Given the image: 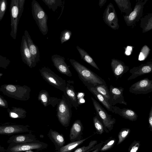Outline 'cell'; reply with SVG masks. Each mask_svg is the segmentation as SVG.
I'll use <instances>...</instances> for the list:
<instances>
[{"mask_svg":"<svg viewBox=\"0 0 152 152\" xmlns=\"http://www.w3.org/2000/svg\"><path fill=\"white\" fill-rule=\"evenodd\" d=\"M69 61L80 80L87 87H94L99 85L106 83L104 79L78 62L72 59H69Z\"/></svg>","mask_w":152,"mask_h":152,"instance_id":"6da1fadb","label":"cell"},{"mask_svg":"<svg viewBox=\"0 0 152 152\" xmlns=\"http://www.w3.org/2000/svg\"><path fill=\"white\" fill-rule=\"evenodd\" d=\"M31 5L33 18L40 31L43 35H45L47 34L48 31L47 25V15L39 4L36 0H32Z\"/></svg>","mask_w":152,"mask_h":152,"instance_id":"7a4b0ae2","label":"cell"},{"mask_svg":"<svg viewBox=\"0 0 152 152\" xmlns=\"http://www.w3.org/2000/svg\"><path fill=\"white\" fill-rule=\"evenodd\" d=\"M72 106L63 94L57 104V116L61 124L65 127L69 126L72 116Z\"/></svg>","mask_w":152,"mask_h":152,"instance_id":"3957f363","label":"cell"},{"mask_svg":"<svg viewBox=\"0 0 152 152\" xmlns=\"http://www.w3.org/2000/svg\"><path fill=\"white\" fill-rule=\"evenodd\" d=\"M41 76L49 84L63 91H65L66 81L56 74L49 68L45 66L39 69Z\"/></svg>","mask_w":152,"mask_h":152,"instance_id":"277c9868","label":"cell"},{"mask_svg":"<svg viewBox=\"0 0 152 152\" xmlns=\"http://www.w3.org/2000/svg\"><path fill=\"white\" fill-rule=\"evenodd\" d=\"M48 146L46 143L38 140L23 143H12L9 144L6 149V152H20L28 150H40L46 148Z\"/></svg>","mask_w":152,"mask_h":152,"instance_id":"5b68a950","label":"cell"},{"mask_svg":"<svg viewBox=\"0 0 152 152\" xmlns=\"http://www.w3.org/2000/svg\"><path fill=\"white\" fill-rule=\"evenodd\" d=\"M91 99L96 113L101 118L104 127L109 131H111L115 123V119L114 118H112V115L109 114L95 99L92 97Z\"/></svg>","mask_w":152,"mask_h":152,"instance_id":"8992f818","label":"cell"},{"mask_svg":"<svg viewBox=\"0 0 152 152\" xmlns=\"http://www.w3.org/2000/svg\"><path fill=\"white\" fill-rule=\"evenodd\" d=\"M148 1L138 0L130 13L127 16L123 15L124 20L128 26H132L140 20L142 16L144 6Z\"/></svg>","mask_w":152,"mask_h":152,"instance_id":"52a82bcc","label":"cell"},{"mask_svg":"<svg viewBox=\"0 0 152 152\" xmlns=\"http://www.w3.org/2000/svg\"><path fill=\"white\" fill-rule=\"evenodd\" d=\"M10 11L11 28L10 35L12 39H15L17 36L18 25L20 20L19 18V0H11Z\"/></svg>","mask_w":152,"mask_h":152,"instance_id":"ba28073f","label":"cell"},{"mask_svg":"<svg viewBox=\"0 0 152 152\" xmlns=\"http://www.w3.org/2000/svg\"><path fill=\"white\" fill-rule=\"evenodd\" d=\"M103 20L105 23L114 30L118 29L119 27L117 15L113 4L110 3L103 13Z\"/></svg>","mask_w":152,"mask_h":152,"instance_id":"9c48e42d","label":"cell"},{"mask_svg":"<svg viewBox=\"0 0 152 152\" xmlns=\"http://www.w3.org/2000/svg\"><path fill=\"white\" fill-rule=\"evenodd\" d=\"M129 91L135 94H146L152 91V80L146 77L132 84Z\"/></svg>","mask_w":152,"mask_h":152,"instance_id":"30bf717a","label":"cell"},{"mask_svg":"<svg viewBox=\"0 0 152 152\" xmlns=\"http://www.w3.org/2000/svg\"><path fill=\"white\" fill-rule=\"evenodd\" d=\"M109 90L110 98L108 102L111 106L117 103L127 105L123 95L124 88L121 87L113 86L111 85Z\"/></svg>","mask_w":152,"mask_h":152,"instance_id":"8fae6325","label":"cell"},{"mask_svg":"<svg viewBox=\"0 0 152 152\" xmlns=\"http://www.w3.org/2000/svg\"><path fill=\"white\" fill-rule=\"evenodd\" d=\"M51 59L53 65L60 73L70 77L72 76L71 72L65 62V58L64 57L54 54L51 56Z\"/></svg>","mask_w":152,"mask_h":152,"instance_id":"7c38bea8","label":"cell"},{"mask_svg":"<svg viewBox=\"0 0 152 152\" xmlns=\"http://www.w3.org/2000/svg\"><path fill=\"white\" fill-rule=\"evenodd\" d=\"M24 35L27 42L28 47L31 54L32 67H35L40 61V53L37 46L33 42L28 32L25 30Z\"/></svg>","mask_w":152,"mask_h":152,"instance_id":"4fadbf2b","label":"cell"},{"mask_svg":"<svg viewBox=\"0 0 152 152\" xmlns=\"http://www.w3.org/2000/svg\"><path fill=\"white\" fill-rule=\"evenodd\" d=\"M152 72V62L148 61L140 65L134 67L131 69L129 72L131 75L128 78V80H131L139 76L151 73Z\"/></svg>","mask_w":152,"mask_h":152,"instance_id":"5bb4252c","label":"cell"},{"mask_svg":"<svg viewBox=\"0 0 152 152\" xmlns=\"http://www.w3.org/2000/svg\"><path fill=\"white\" fill-rule=\"evenodd\" d=\"M111 66L112 72L117 80L129 70V66L126 65L124 62L115 58L111 59Z\"/></svg>","mask_w":152,"mask_h":152,"instance_id":"9a60e30c","label":"cell"},{"mask_svg":"<svg viewBox=\"0 0 152 152\" xmlns=\"http://www.w3.org/2000/svg\"><path fill=\"white\" fill-rule=\"evenodd\" d=\"M73 81L68 80L66 82V86L64 94L69 101L72 107H75L76 110L79 106L77 94L73 86L71 83H73Z\"/></svg>","mask_w":152,"mask_h":152,"instance_id":"2e32d148","label":"cell"},{"mask_svg":"<svg viewBox=\"0 0 152 152\" xmlns=\"http://www.w3.org/2000/svg\"><path fill=\"white\" fill-rule=\"evenodd\" d=\"M83 127L80 120H77L73 123L71 128L69 140L73 142L81 139Z\"/></svg>","mask_w":152,"mask_h":152,"instance_id":"e0dca14e","label":"cell"},{"mask_svg":"<svg viewBox=\"0 0 152 152\" xmlns=\"http://www.w3.org/2000/svg\"><path fill=\"white\" fill-rule=\"evenodd\" d=\"M112 108L113 113L118 114L123 118L132 121H135L137 119L138 116L136 113L130 109L124 108L121 109L116 106H112Z\"/></svg>","mask_w":152,"mask_h":152,"instance_id":"ac0fdd59","label":"cell"},{"mask_svg":"<svg viewBox=\"0 0 152 152\" xmlns=\"http://www.w3.org/2000/svg\"><path fill=\"white\" fill-rule=\"evenodd\" d=\"M34 135L31 133L12 135L7 141L8 143L20 144L38 141Z\"/></svg>","mask_w":152,"mask_h":152,"instance_id":"d6986e66","label":"cell"},{"mask_svg":"<svg viewBox=\"0 0 152 152\" xmlns=\"http://www.w3.org/2000/svg\"><path fill=\"white\" fill-rule=\"evenodd\" d=\"M38 100L45 106L51 105L53 107L57 104L60 99L50 96L48 92L44 90H41L39 93Z\"/></svg>","mask_w":152,"mask_h":152,"instance_id":"ffe728a7","label":"cell"},{"mask_svg":"<svg viewBox=\"0 0 152 152\" xmlns=\"http://www.w3.org/2000/svg\"><path fill=\"white\" fill-rule=\"evenodd\" d=\"M48 135L54 144L56 151L59 150L64 145L65 141L64 137L62 134L58 132L50 129Z\"/></svg>","mask_w":152,"mask_h":152,"instance_id":"44dd1931","label":"cell"},{"mask_svg":"<svg viewBox=\"0 0 152 152\" xmlns=\"http://www.w3.org/2000/svg\"><path fill=\"white\" fill-rule=\"evenodd\" d=\"M28 126H0V134L10 135L16 134L29 132Z\"/></svg>","mask_w":152,"mask_h":152,"instance_id":"7402d4cb","label":"cell"},{"mask_svg":"<svg viewBox=\"0 0 152 152\" xmlns=\"http://www.w3.org/2000/svg\"><path fill=\"white\" fill-rule=\"evenodd\" d=\"M20 52L23 61L30 67H32L31 54L25 36H23L21 43Z\"/></svg>","mask_w":152,"mask_h":152,"instance_id":"603a6c76","label":"cell"},{"mask_svg":"<svg viewBox=\"0 0 152 152\" xmlns=\"http://www.w3.org/2000/svg\"><path fill=\"white\" fill-rule=\"evenodd\" d=\"M140 27L142 29V32H146L152 29V13L148 14L141 18Z\"/></svg>","mask_w":152,"mask_h":152,"instance_id":"cb8c5ba5","label":"cell"},{"mask_svg":"<svg viewBox=\"0 0 152 152\" xmlns=\"http://www.w3.org/2000/svg\"><path fill=\"white\" fill-rule=\"evenodd\" d=\"M76 48L80 54V57L82 59L96 69L100 70L99 68L93 58L87 52L78 46H76Z\"/></svg>","mask_w":152,"mask_h":152,"instance_id":"d4e9b609","label":"cell"},{"mask_svg":"<svg viewBox=\"0 0 152 152\" xmlns=\"http://www.w3.org/2000/svg\"><path fill=\"white\" fill-rule=\"evenodd\" d=\"M87 88L108 111L113 113L112 106L103 95L98 92L94 87H87Z\"/></svg>","mask_w":152,"mask_h":152,"instance_id":"484cf974","label":"cell"},{"mask_svg":"<svg viewBox=\"0 0 152 152\" xmlns=\"http://www.w3.org/2000/svg\"><path fill=\"white\" fill-rule=\"evenodd\" d=\"M114 1L121 12L125 13V15H128L132 11L130 0H114Z\"/></svg>","mask_w":152,"mask_h":152,"instance_id":"4316f807","label":"cell"},{"mask_svg":"<svg viewBox=\"0 0 152 152\" xmlns=\"http://www.w3.org/2000/svg\"><path fill=\"white\" fill-rule=\"evenodd\" d=\"M92 136L91 135L87 137L80 140L71 142L64 145L59 150L57 151V152H71Z\"/></svg>","mask_w":152,"mask_h":152,"instance_id":"83f0119b","label":"cell"},{"mask_svg":"<svg viewBox=\"0 0 152 152\" xmlns=\"http://www.w3.org/2000/svg\"><path fill=\"white\" fill-rule=\"evenodd\" d=\"M97 141L96 140L91 141L88 145L83 146L75 150L73 152H90L92 151L99 147L102 146V143H100L96 145Z\"/></svg>","mask_w":152,"mask_h":152,"instance_id":"f1b7e54d","label":"cell"},{"mask_svg":"<svg viewBox=\"0 0 152 152\" xmlns=\"http://www.w3.org/2000/svg\"><path fill=\"white\" fill-rule=\"evenodd\" d=\"M94 88L98 92L103 95L108 101L110 98V96L109 90L106 83L99 85Z\"/></svg>","mask_w":152,"mask_h":152,"instance_id":"f546056e","label":"cell"},{"mask_svg":"<svg viewBox=\"0 0 152 152\" xmlns=\"http://www.w3.org/2000/svg\"><path fill=\"white\" fill-rule=\"evenodd\" d=\"M45 4L53 12H55L58 7L61 6L62 2L61 0H42Z\"/></svg>","mask_w":152,"mask_h":152,"instance_id":"4dcf8cb0","label":"cell"},{"mask_svg":"<svg viewBox=\"0 0 152 152\" xmlns=\"http://www.w3.org/2000/svg\"><path fill=\"white\" fill-rule=\"evenodd\" d=\"M93 120L97 133L102 134L104 132V128L102 123L99 119L97 116H94Z\"/></svg>","mask_w":152,"mask_h":152,"instance_id":"1f68e13d","label":"cell"},{"mask_svg":"<svg viewBox=\"0 0 152 152\" xmlns=\"http://www.w3.org/2000/svg\"><path fill=\"white\" fill-rule=\"evenodd\" d=\"M130 132L129 129L124 128L122 129L118 134V142L117 145L122 143L128 136Z\"/></svg>","mask_w":152,"mask_h":152,"instance_id":"d6a6232c","label":"cell"},{"mask_svg":"<svg viewBox=\"0 0 152 152\" xmlns=\"http://www.w3.org/2000/svg\"><path fill=\"white\" fill-rule=\"evenodd\" d=\"M72 33L70 30L65 29L61 33L60 39L61 43L63 44L70 39Z\"/></svg>","mask_w":152,"mask_h":152,"instance_id":"836d02e7","label":"cell"},{"mask_svg":"<svg viewBox=\"0 0 152 152\" xmlns=\"http://www.w3.org/2000/svg\"><path fill=\"white\" fill-rule=\"evenodd\" d=\"M150 48L146 45H145L141 49L139 56V60H143L148 56L150 51Z\"/></svg>","mask_w":152,"mask_h":152,"instance_id":"e575fe53","label":"cell"},{"mask_svg":"<svg viewBox=\"0 0 152 152\" xmlns=\"http://www.w3.org/2000/svg\"><path fill=\"white\" fill-rule=\"evenodd\" d=\"M7 0H0V21L3 18L7 8Z\"/></svg>","mask_w":152,"mask_h":152,"instance_id":"d590c367","label":"cell"},{"mask_svg":"<svg viewBox=\"0 0 152 152\" xmlns=\"http://www.w3.org/2000/svg\"><path fill=\"white\" fill-rule=\"evenodd\" d=\"M115 142L116 140L114 138L111 139L101 148L100 151L103 152L110 149L114 145Z\"/></svg>","mask_w":152,"mask_h":152,"instance_id":"8d00e7d4","label":"cell"},{"mask_svg":"<svg viewBox=\"0 0 152 152\" xmlns=\"http://www.w3.org/2000/svg\"><path fill=\"white\" fill-rule=\"evenodd\" d=\"M140 145V142L134 141L130 145L129 152H137Z\"/></svg>","mask_w":152,"mask_h":152,"instance_id":"74e56055","label":"cell"},{"mask_svg":"<svg viewBox=\"0 0 152 152\" xmlns=\"http://www.w3.org/2000/svg\"><path fill=\"white\" fill-rule=\"evenodd\" d=\"M25 0H19V18L20 20L21 16L22 13L24 10V6Z\"/></svg>","mask_w":152,"mask_h":152,"instance_id":"f35d334b","label":"cell"},{"mask_svg":"<svg viewBox=\"0 0 152 152\" xmlns=\"http://www.w3.org/2000/svg\"><path fill=\"white\" fill-rule=\"evenodd\" d=\"M84 94L83 93H79L77 94L78 104L79 105L85 102V100L84 99Z\"/></svg>","mask_w":152,"mask_h":152,"instance_id":"ab89813d","label":"cell"},{"mask_svg":"<svg viewBox=\"0 0 152 152\" xmlns=\"http://www.w3.org/2000/svg\"><path fill=\"white\" fill-rule=\"evenodd\" d=\"M148 119L149 127L151 131L152 129V106L151 107L149 114Z\"/></svg>","mask_w":152,"mask_h":152,"instance_id":"60d3db41","label":"cell"},{"mask_svg":"<svg viewBox=\"0 0 152 152\" xmlns=\"http://www.w3.org/2000/svg\"><path fill=\"white\" fill-rule=\"evenodd\" d=\"M6 89L11 92H14L16 90V88L15 87L11 85H8L6 87Z\"/></svg>","mask_w":152,"mask_h":152,"instance_id":"b9f144b4","label":"cell"},{"mask_svg":"<svg viewBox=\"0 0 152 152\" xmlns=\"http://www.w3.org/2000/svg\"><path fill=\"white\" fill-rule=\"evenodd\" d=\"M9 61V60L6 57H3L0 55V63Z\"/></svg>","mask_w":152,"mask_h":152,"instance_id":"7bdbcfd3","label":"cell"},{"mask_svg":"<svg viewBox=\"0 0 152 152\" xmlns=\"http://www.w3.org/2000/svg\"><path fill=\"white\" fill-rule=\"evenodd\" d=\"M106 0H99V5L100 8L102 7L106 2Z\"/></svg>","mask_w":152,"mask_h":152,"instance_id":"ee69618b","label":"cell"},{"mask_svg":"<svg viewBox=\"0 0 152 152\" xmlns=\"http://www.w3.org/2000/svg\"><path fill=\"white\" fill-rule=\"evenodd\" d=\"M0 152H6V149H5L4 148L1 146L0 145Z\"/></svg>","mask_w":152,"mask_h":152,"instance_id":"f6af8a7d","label":"cell"},{"mask_svg":"<svg viewBox=\"0 0 152 152\" xmlns=\"http://www.w3.org/2000/svg\"><path fill=\"white\" fill-rule=\"evenodd\" d=\"M101 146H100L99 147L95 150L91 151V152H99L100 151Z\"/></svg>","mask_w":152,"mask_h":152,"instance_id":"bcb514c9","label":"cell"},{"mask_svg":"<svg viewBox=\"0 0 152 152\" xmlns=\"http://www.w3.org/2000/svg\"><path fill=\"white\" fill-rule=\"evenodd\" d=\"M11 116L13 118H16L18 117V115L16 113H12L11 114Z\"/></svg>","mask_w":152,"mask_h":152,"instance_id":"7dc6e473","label":"cell"},{"mask_svg":"<svg viewBox=\"0 0 152 152\" xmlns=\"http://www.w3.org/2000/svg\"><path fill=\"white\" fill-rule=\"evenodd\" d=\"M24 152H34L32 150H28L24 151Z\"/></svg>","mask_w":152,"mask_h":152,"instance_id":"c3c4849f","label":"cell"},{"mask_svg":"<svg viewBox=\"0 0 152 152\" xmlns=\"http://www.w3.org/2000/svg\"><path fill=\"white\" fill-rule=\"evenodd\" d=\"M57 152V151H56V152Z\"/></svg>","mask_w":152,"mask_h":152,"instance_id":"681fc988","label":"cell"},{"mask_svg":"<svg viewBox=\"0 0 152 152\" xmlns=\"http://www.w3.org/2000/svg\"><path fill=\"white\" fill-rule=\"evenodd\" d=\"M0 104H1V102H0Z\"/></svg>","mask_w":152,"mask_h":152,"instance_id":"f907efd6","label":"cell"}]
</instances>
